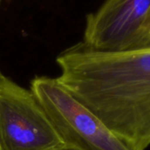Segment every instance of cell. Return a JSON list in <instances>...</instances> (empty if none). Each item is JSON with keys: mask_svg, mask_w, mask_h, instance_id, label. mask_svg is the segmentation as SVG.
I'll use <instances>...</instances> for the list:
<instances>
[{"mask_svg": "<svg viewBox=\"0 0 150 150\" xmlns=\"http://www.w3.org/2000/svg\"><path fill=\"white\" fill-rule=\"evenodd\" d=\"M150 0H105L87 16L83 42L104 52H117L145 47V25Z\"/></svg>", "mask_w": 150, "mask_h": 150, "instance_id": "cell-4", "label": "cell"}, {"mask_svg": "<svg viewBox=\"0 0 150 150\" xmlns=\"http://www.w3.org/2000/svg\"><path fill=\"white\" fill-rule=\"evenodd\" d=\"M30 90L39 100L64 146L76 150H131L57 78L36 76Z\"/></svg>", "mask_w": 150, "mask_h": 150, "instance_id": "cell-2", "label": "cell"}, {"mask_svg": "<svg viewBox=\"0 0 150 150\" xmlns=\"http://www.w3.org/2000/svg\"><path fill=\"white\" fill-rule=\"evenodd\" d=\"M0 1H1V0H0Z\"/></svg>", "mask_w": 150, "mask_h": 150, "instance_id": "cell-8", "label": "cell"}, {"mask_svg": "<svg viewBox=\"0 0 150 150\" xmlns=\"http://www.w3.org/2000/svg\"><path fill=\"white\" fill-rule=\"evenodd\" d=\"M57 150H76V149H74V148H72V147H70V146H62V147H60V148H58V149H57Z\"/></svg>", "mask_w": 150, "mask_h": 150, "instance_id": "cell-6", "label": "cell"}, {"mask_svg": "<svg viewBox=\"0 0 150 150\" xmlns=\"http://www.w3.org/2000/svg\"><path fill=\"white\" fill-rule=\"evenodd\" d=\"M62 146L35 94L0 71V149L57 150Z\"/></svg>", "mask_w": 150, "mask_h": 150, "instance_id": "cell-3", "label": "cell"}, {"mask_svg": "<svg viewBox=\"0 0 150 150\" xmlns=\"http://www.w3.org/2000/svg\"><path fill=\"white\" fill-rule=\"evenodd\" d=\"M145 34H146V45H147L149 43V42H150V13H149L148 17H147V20L146 21V25H145Z\"/></svg>", "mask_w": 150, "mask_h": 150, "instance_id": "cell-5", "label": "cell"}, {"mask_svg": "<svg viewBox=\"0 0 150 150\" xmlns=\"http://www.w3.org/2000/svg\"><path fill=\"white\" fill-rule=\"evenodd\" d=\"M57 64L59 83L131 150L150 146V45L104 52L81 42Z\"/></svg>", "mask_w": 150, "mask_h": 150, "instance_id": "cell-1", "label": "cell"}, {"mask_svg": "<svg viewBox=\"0 0 150 150\" xmlns=\"http://www.w3.org/2000/svg\"><path fill=\"white\" fill-rule=\"evenodd\" d=\"M147 45H150V42H149V43H148V44H147ZM147 45H146V46H147Z\"/></svg>", "mask_w": 150, "mask_h": 150, "instance_id": "cell-7", "label": "cell"}, {"mask_svg": "<svg viewBox=\"0 0 150 150\" xmlns=\"http://www.w3.org/2000/svg\"><path fill=\"white\" fill-rule=\"evenodd\" d=\"M0 150H1V149H0Z\"/></svg>", "mask_w": 150, "mask_h": 150, "instance_id": "cell-9", "label": "cell"}]
</instances>
